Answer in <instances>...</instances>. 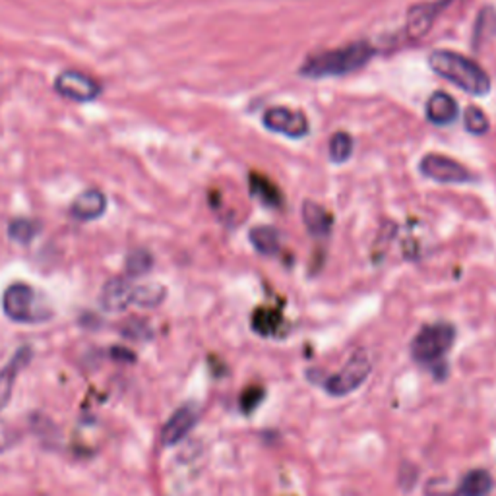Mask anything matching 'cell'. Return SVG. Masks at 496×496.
<instances>
[{
	"label": "cell",
	"instance_id": "6da1fadb",
	"mask_svg": "<svg viewBox=\"0 0 496 496\" xmlns=\"http://www.w3.org/2000/svg\"><path fill=\"white\" fill-rule=\"evenodd\" d=\"M374 55H377V49L369 41H355L339 49L309 56L307 63L299 68V74L310 80L348 76V74L365 68Z\"/></svg>",
	"mask_w": 496,
	"mask_h": 496
},
{
	"label": "cell",
	"instance_id": "7a4b0ae2",
	"mask_svg": "<svg viewBox=\"0 0 496 496\" xmlns=\"http://www.w3.org/2000/svg\"><path fill=\"white\" fill-rule=\"evenodd\" d=\"M429 66L437 76L473 97H485L491 92L489 74L470 56L456 51L439 49L430 53Z\"/></svg>",
	"mask_w": 496,
	"mask_h": 496
},
{
	"label": "cell",
	"instance_id": "3957f363",
	"mask_svg": "<svg viewBox=\"0 0 496 496\" xmlns=\"http://www.w3.org/2000/svg\"><path fill=\"white\" fill-rule=\"evenodd\" d=\"M3 312L16 324H43L53 319L51 307L24 281L12 283L3 293Z\"/></svg>",
	"mask_w": 496,
	"mask_h": 496
},
{
	"label": "cell",
	"instance_id": "277c9868",
	"mask_svg": "<svg viewBox=\"0 0 496 496\" xmlns=\"http://www.w3.org/2000/svg\"><path fill=\"white\" fill-rule=\"evenodd\" d=\"M456 329L452 324H430L420 328L411 341V357L419 365H437L452 349Z\"/></svg>",
	"mask_w": 496,
	"mask_h": 496
},
{
	"label": "cell",
	"instance_id": "5b68a950",
	"mask_svg": "<svg viewBox=\"0 0 496 496\" xmlns=\"http://www.w3.org/2000/svg\"><path fill=\"white\" fill-rule=\"evenodd\" d=\"M372 363L367 353L353 355L348 363H345L334 377H329L324 384L326 392L334 398H345L363 386L370 377Z\"/></svg>",
	"mask_w": 496,
	"mask_h": 496
},
{
	"label": "cell",
	"instance_id": "8992f818",
	"mask_svg": "<svg viewBox=\"0 0 496 496\" xmlns=\"http://www.w3.org/2000/svg\"><path fill=\"white\" fill-rule=\"evenodd\" d=\"M419 171L434 183L442 185H465L473 180V173L465 165L440 154L425 156L419 163Z\"/></svg>",
	"mask_w": 496,
	"mask_h": 496
},
{
	"label": "cell",
	"instance_id": "52a82bcc",
	"mask_svg": "<svg viewBox=\"0 0 496 496\" xmlns=\"http://www.w3.org/2000/svg\"><path fill=\"white\" fill-rule=\"evenodd\" d=\"M55 92L74 103H92L103 94V87L80 70H63L55 78Z\"/></svg>",
	"mask_w": 496,
	"mask_h": 496
},
{
	"label": "cell",
	"instance_id": "ba28073f",
	"mask_svg": "<svg viewBox=\"0 0 496 496\" xmlns=\"http://www.w3.org/2000/svg\"><path fill=\"white\" fill-rule=\"evenodd\" d=\"M264 127L274 132L281 134V137L288 138H305L310 132V123L305 113L293 111L289 107H269L262 116Z\"/></svg>",
	"mask_w": 496,
	"mask_h": 496
},
{
	"label": "cell",
	"instance_id": "9c48e42d",
	"mask_svg": "<svg viewBox=\"0 0 496 496\" xmlns=\"http://www.w3.org/2000/svg\"><path fill=\"white\" fill-rule=\"evenodd\" d=\"M452 3V0H432V3H420L408 10L405 16V35L410 41L423 39L440 16V12Z\"/></svg>",
	"mask_w": 496,
	"mask_h": 496
},
{
	"label": "cell",
	"instance_id": "30bf717a",
	"mask_svg": "<svg viewBox=\"0 0 496 496\" xmlns=\"http://www.w3.org/2000/svg\"><path fill=\"white\" fill-rule=\"evenodd\" d=\"M198 419H200L198 405L185 403L183 408H178L169 417L167 423H165V427L161 430V442L165 446H175L178 442H183L190 434V430L197 427Z\"/></svg>",
	"mask_w": 496,
	"mask_h": 496
},
{
	"label": "cell",
	"instance_id": "8fae6325",
	"mask_svg": "<svg viewBox=\"0 0 496 496\" xmlns=\"http://www.w3.org/2000/svg\"><path fill=\"white\" fill-rule=\"evenodd\" d=\"M34 359V349L29 345H24L16 353L12 355L8 363L0 369V413L6 410V405L12 398L14 392V384H16L20 372L32 363Z\"/></svg>",
	"mask_w": 496,
	"mask_h": 496
},
{
	"label": "cell",
	"instance_id": "7c38bea8",
	"mask_svg": "<svg viewBox=\"0 0 496 496\" xmlns=\"http://www.w3.org/2000/svg\"><path fill=\"white\" fill-rule=\"evenodd\" d=\"M101 307L107 312H123L134 300V283L125 278H111L101 289Z\"/></svg>",
	"mask_w": 496,
	"mask_h": 496
},
{
	"label": "cell",
	"instance_id": "4fadbf2b",
	"mask_svg": "<svg viewBox=\"0 0 496 496\" xmlns=\"http://www.w3.org/2000/svg\"><path fill=\"white\" fill-rule=\"evenodd\" d=\"M107 212V197L99 188H87L70 206V216L78 221H96Z\"/></svg>",
	"mask_w": 496,
	"mask_h": 496
},
{
	"label": "cell",
	"instance_id": "5bb4252c",
	"mask_svg": "<svg viewBox=\"0 0 496 496\" xmlns=\"http://www.w3.org/2000/svg\"><path fill=\"white\" fill-rule=\"evenodd\" d=\"M458 103L456 99L446 94V92H434L429 101H427V107H425V113H427V118L430 120L432 125L437 127H446V125H452L454 120L458 118Z\"/></svg>",
	"mask_w": 496,
	"mask_h": 496
},
{
	"label": "cell",
	"instance_id": "9a60e30c",
	"mask_svg": "<svg viewBox=\"0 0 496 496\" xmlns=\"http://www.w3.org/2000/svg\"><path fill=\"white\" fill-rule=\"evenodd\" d=\"M303 221L312 237L326 238L332 233L334 228V216L328 212L322 204H317L312 200H307L303 204Z\"/></svg>",
	"mask_w": 496,
	"mask_h": 496
},
{
	"label": "cell",
	"instance_id": "2e32d148",
	"mask_svg": "<svg viewBox=\"0 0 496 496\" xmlns=\"http://www.w3.org/2000/svg\"><path fill=\"white\" fill-rule=\"evenodd\" d=\"M250 194L258 202H262L268 208H281L283 206V197L279 188L272 183V180H268L262 175H250Z\"/></svg>",
	"mask_w": 496,
	"mask_h": 496
},
{
	"label": "cell",
	"instance_id": "e0dca14e",
	"mask_svg": "<svg viewBox=\"0 0 496 496\" xmlns=\"http://www.w3.org/2000/svg\"><path fill=\"white\" fill-rule=\"evenodd\" d=\"M492 491V477L485 470H473L461 479L460 496H489Z\"/></svg>",
	"mask_w": 496,
	"mask_h": 496
},
{
	"label": "cell",
	"instance_id": "ac0fdd59",
	"mask_svg": "<svg viewBox=\"0 0 496 496\" xmlns=\"http://www.w3.org/2000/svg\"><path fill=\"white\" fill-rule=\"evenodd\" d=\"M165 297H167V289H165L161 283L134 285L132 305H138L142 309H156L163 303Z\"/></svg>",
	"mask_w": 496,
	"mask_h": 496
},
{
	"label": "cell",
	"instance_id": "d6986e66",
	"mask_svg": "<svg viewBox=\"0 0 496 496\" xmlns=\"http://www.w3.org/2000/svg\"><path fill=\"white\" fill-rule=\"evenodd\" d=\"M248 238L252 247L257 248L260 254H264V257H272V254H276L279 250V245H281V238H279V233L274 229V228H254L250 233H248Z\"/></svg>",
	"mask_w": 496,
	"mask_h": 496
},
{
	"label": "cell",
	"instance_id": "ffe728a7",
	"mask_svg": "<svg viewBox=\"0 0 496 496\" xmlns=\"http://www.w3.org/2000/svg\"><path fill=\"white\" fill-rule=\"evenodd\" d=\"M156 260L154 254L146 250V248H134L127 254V278L134 279V278H142L146 274L152 272Z\"/></svg>",
	"mask_w": 496,
	"mask_h": 496
},
{
	"label": "cell",
	"instance_id": "44dd1931",
	"mask_svg": "<svg viewBox=\"0 0 496 496\" xmlns=\"http://www.w3.org/2000/svg\"><path fill=\"white\" fill-rule=\"evenodd\" d=\"M41 233V221L29 219V218H16L8 225V237L14 243L29 245L32 240Z\"/></svg>",
	"mask_w": 496,
	"mask_h": 496
},
{
	"label": "cell",
	"instance_id": "7402d4cb",
	"mask_svg": "<svg viewBox=\"0 0 496 496\" xmlns=\"http://www.w3.org/2000/svg\"><path fill=\"white\" fill-rule=\"evenodd\" d=\"M496 35V10L492 6H485L479 12L473 32V45L479 49L481 45L491 41Z\"/></svg>",
	"mask_w": 496,
	"mask_h": 496
},
{
	"label": "cell",
	"instance_id": "603a6c76",
	"mask_svg": "<svg viewBox=\"0 0 496 496\" xmlns=\"http://www.w3.org/2000/svg\"><path fill=\"white\" fill-rule=\"evenodd\" d=\"M328 152H329V159H332L334 163H338V165L345 163L353 156V138L343 130L336 132L334 137L329 138Z\"/></svg>",
	"mask_w": 496,
	"mask_h": 496
},
{
	"label": "cell",
	"instance_id": "cb8c5ba5",
	"mask_svg": "<svg viewBox=\"0 0 496 496\" xmlns=\"http://www.w3.org/2000/svg\"><path fill=\"white\" fill-rule=\"evenodd\" d=\"M463 127L470 134H475V137H483V134L489 132L491 123L483 111L475 107V105H470L463 115Z\"/></svg>",
	"mask_w": 496,
	"mask_h": 496
}]
</instances>
